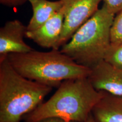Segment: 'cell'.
Segmentation results:
<instances>
[{"mask_svg": "<svg viewBox=\"0 0 122 122\" xmlns=\"http://www.w3.org/2000/svg\"><path fill=\"white\" fill-rule=\"evenodd\" d=\"M103 2L107 9L114 15L122 10V0H103Z\"/></svg>", "mask_w": 122, "mask_h": 122, "instance_id": "cell-13", "label": "cell"}, {"mask_svg": "<svg viewBox=\"0 0 122 122\" xmlns=\"http://www.w3.org/2000/svg\"><path fill=\"white\" fill-rule=\"evenodd\" d=\"M115 15L103 5L62 46L61 52L79 65L93 67L104 60L111 46V28Z\"/></svg>", "mask_w": 122, "mask_h": 122, "instance_id": "cell-4", "label": "cell"}, {"mask_svg": "<svg viewBox=\"0 0 122 122\" xmlns=\"http://www.w3.org/2000/svg\"><path fill=\"white\" fill-rule=\"evenodd\" d=\"M27 1H29V2H30V3H31V2H32L33 1H35V0H27Z\"/></svg>", "mask_w": 122, "mask_h": 122, "instance_id": "cell-17", "label": "cell"}, {"mask_svg": "<svg viewBox=\"0 0 122 122\" xmlns=\"http://www.w3.org/2000/svg\"><path fill=\"white\" fill-rule=\"evenodd\" d=\"M85 122H96L95 121H94V120L93 118L92 115V114H91V115H90L89 117L88 118L87 120H86V121Z\"/></svg>", "mask_w": 122, "mask_h": 122, "instance_id": "cell-16", "label": "cell"}, {"mask_svg": "<svg viewBox=\"0 0 122 122\" xmlns=\"http://www.w3.org/2000/svg\"><path fill=\"white\" fill-rule=\"evenodd\" d=\"M104 60L116 67L122 69V42L116 45L111 44Z\"/></svg>", "mask_w": 122, "mask_h": 122, "instance_id": "cell-11", "label": "cell"}, {"mask_svg": "<svg viewBox=\"0 0 122 122\" xmlns=\"http://www.w3.org/2000/svg\"><path fill=\"white\" fill-rule=\"evenodd\" d=\"M7 59L13 68L25 78L50 87H59L65 80L88 77L91 68L83 66L62 53L33 50L24 53H11Z\"/></svg>", "mask_w": 122, "mask_h": 122, "instance_id": "cell-2", "label": "cell"}, {"mask_svg": "<svg viewBox=\"0 0 122 122\" xmlns=\"http://www.w3.org/2000/svg\"><path fill=\"white\" fill-rule=\"evenodd\" d=\"M48 101L25 115V122H38L49 118L85 122L104 91L94 89L88 77L65 80Z\"/></svg>", "mask_w": 122, "mask_h": 122, "instance_id": "cell-1", "label": "cell"}, {"mask_svg": "<svg viewBox=\"0 0 122 122\" xmlns=\"http://www.w3.org/2000/svg\"><path fill=\"white\" fill-rule=\"evenodd\" d=\"M27 31V26L18 19L7 21L1 27L0 59L11 53H24L33 50L24 41Z\"/></svg>", "mask_w": 122, "mask_h": 122, "instance_id": "cell-8", "label": "cell"}, {"mask_svg": "<svg viewBox=\"0 0 122 122\" xmlns=\"http://www.w3.org/2000/svg\"><path fill=\"white\" fill-rule=\"evenodd\" d=\"M66 0L51 1L49 0H35L30 3L33 14L28 24L27 30H35L41 26L63 6Z\"/></svg>", "mask_w": 122, "mask_h": 122, "instance_id": "cell-10", "label": "cell"}, {"mask_svg": "<svg viewBox=\"0 0 122 122\" xmlns=\"http://www.w3.org/2000/svg\"><path fill=\"white\" fill-rule=\"evenodd\" d=\"M101 1L103 0H72L65 14L60 47L67 43L76 30L97 11Z\"/></svg>", "mask_w": 122, "mask_h": 122, "instance_id": "cell-5", "label": "cell"}, {"mask_svg": "<svg viewBox=\"0 0 122 122\" xmlns=\"http://www.w3.org/2000/svg\"><path fill=\"white\" fill-rule=\"evenodd\" d=\"M91 114L96 122H122V96L104 91Z\"/></svg>", "mask_w": 122, "mask_h": 122, "instance_id": "cell-9", "label": "cell"}, {"mask_svg": "<svg viewBox=\"0 0 122 122\" xmlns=\"http://www.w3.org/2000/svg\"><path fill=\"white\" fill-rule=\"evenodd\" d=\"M88 78L97 91L122 96V69L105 60L91 68Z\"/></svg>", "mask_w": 122, "mask_h": 122, "instance_id": "cell-7", "label": "cell"}, {"mask_svg": "<svg viewBox=\"0 0 122 122\" xmlns=\"http://www.w3.org/2000/svg\"><path fill=\"white\" fill-rule=\"evenodd\" d=\"M52 89L21 75L7 57L0 59V122H20Z\"/></svg>", "mask_w": 122, "mask_h": 122, "instance_id": "cell-3", "label": "cell"}, {"mask_svg": "<svg viewBox=\"0 0 122 122\" xmlns=\"http://www.w3.org/2000/svg\"><path fill=\"white\" fill-rule=\"evenodd\" d=\"M122 42V10L114 18L111 28V43L116 45Z\"/></svg>", "mask_w": 122, "mask_h": 122, "instance_id": "cell-12", "label": "cell"}, {"mask_svg": "<svg viewBox=\"0 0 122 122\" xmlns=\"http://www.w3.org/2000/svg\"><path fill=\"white\" fill-rule=\"evenodd\" d=\"M27 0H0V4L7 7H17L22 6Z\"/></svg>", "mask_w": 122, "mask_h": 122, "instance_id": "cell-14", "label": "cell"}, {"mask_svg": "<svg viewBox=\"0 0 122 122\" xmlns=\"http://www.w3.org/2000/svg\"><path fill=\"white\" fill-rule=\"evenodd\" d=\"M72 0H66L60 10L48 19L41 26L32 30H27L25 37L32 40L44 48L59 50V40L67 10Z\"/></svg>", "mask_w": 122, "mask_h": 122, "instance_id": "cell-6", "label": "cell"}, {"mask_svg": "<svg viewBox=\"0 0 122 122\" xmlns=\"http://www.w3.org/2000/svg\"><path fill=\"white\" fill-rule=\"evenodd\" d=\"M38 122H79L76 121H70L59 118H49L44 119Z\"/></svg>", "mask_w": 122, "mask_h": 122, "instance_id": "cell-15", "label": "cell"}]
</instances>
